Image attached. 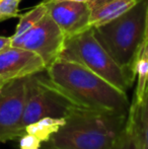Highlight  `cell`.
Masks as SVG:
<instances>
[{
	"label": "cell",
	"mask_w": 148,
	"mask_h": 149,
	"mask_svg": "<svg viewBox=\"0 0 148 149\" xmlns=\"http://www.w3.org/2000/svg\"><path fill=\"white\" fill-rule=\"evenodd\" d=\"M147 93H148V92H147Z\"/></svg>",
	"instance_id": "24"
},
{
	"label": "cell",
	"mask_w": 148,
	"mask_h": 149,
	"mask_svg": "<svg viewBox=\"0 0 148 149\" xmlns=\"http://www.w3.org/2000/svg\"><path fill=\"white\" fill-rule=\"evenodd\" d=\"M148 0H139L131 9L101 26L92 28L95 38L135 82V66L144 43Z\"/></svg>",
	"instance_id": "3"
},
{
	"label": "cell",
	"mask_w": 148,
	"mask_h": 149,
	"mask_svg": "<svg viewBox=\"0 0 148 149\" xmlns=\"http://www.w3.org/2000/svg\"><path fill=\"white\" fill-rule=\"evenodd\" d=\"M136 87L132 104H139L142 102L148 92V46H143L141 53L135 66Z\"/></svg>",
	"instance_id": "12"
},
{
	"label": "cell",
	"mask_w": 148,
	"mask_h": 149,
	"mask_svg": "<svg viewBox=\"0 0 148 149\" xmlns=\"http://www.w3.org/2000/svg\"><path fill=\"white\" fill-rule=\"evenodd\" d=\"M43 142L32 134L24 133L19 138V149H41Z\"/></svg>",
	"instance_id": "17"
},
{
	"label": "cell",
	"mask_w": 148,
	"mask_h": 149,
	"mask_svg": "<svg viewBox=\"0 0 148 149\" xmlns=\"http://www.w3.org/2000/svg\"><path fill=\"white\" fill-rule=\"evenodd\" d=\"M131 106L134 109L141 146L142 149H148V93L141 104H134L131 102Z\"/></svg>",
	"instance_id": "15"
},
{
	"label": "cell",
	"mask_w": 148,
	"mask_h": 149,
	"mask_svg": "<svg viewBox=\"0 0 148 149\" xmlns=\"http://www.w3.org/2000/svg\"><path fill=\"white\" fill-rule=\"evenodd\" d=\"M59 58L83 65L125 92L134 83L97 41L92 28L66 38Z\"/></svg>",
	"instance_id": "4"
},
{
	"label": "cell",
	"mask_w": 148,
	"mask_h": 149,
	"mask_svg": "<svg viewBox=\"0 0 148 149\" xmlns=\"http://www.w3.org/2000/svg\"><path fill=\"white\" fill-rule=\"evenodd\" d=\"M46 71V70H45ZM44 71V72H45ZM76 104L66 93L57 87L43 72L26 77V104L20 123L22 136L28 125L45 117L66 118Z\"/></svg>",
	"instance_id": "5"
},
{
	"label": "cell",
	"mask_w": 148,
	"mask_h": 149,
	"mask_svg": "<svg viewBox=\"0 0 148 149\" xmlns=\"http://www.w3.org/2000/svg\"><path fill=\"white\" fill-rule=\"evenodd\" d=\"M50 80L81 108L128 114L127 92L74 61L58 58L46 69Z\"/></svg>",
	"instance_id": "1"
},
{
	"label": "cell",
	"mask_w": 148,
	"mask_h": 149,
	"mask_svg": "<svg viewBox=\"0 0 148 149\" xmlns=\"http://www.w3.org/2000/svg\"><path fill=\"white\" fill-rule=\"evenodd\" d=\"M20 1L22 0H0V18L6 20L18 16Z\"/></svg>",
	"instance_id": "16"
},
{
	"label": "cell",
	"mask_w": 148,
	"mask_h": 149,
	"mask_svg": "<svg viewBox=\"0 0 148 149\" xmlns=\"http://www.w3.org/2000/svg\"><path fill=\"white\" fill-rule=\"evenodd\" d=\"M143 46H148V10H147V16H146V28H145V37H144Z\"/></svg>",
	"instance_id": "20"
},
{
	"label": "cell",
	"mask_w": 148,
	"mask_h": 149,
	"mask_svg": "<svg viewBox=\"0 0 148 149\" xmlns=\"http://www.w3.org/2000/svg\"><path fill=\"white\" fill-rule=\"evenodd\" d=\"M46 2H58V1H74V2H85V3L90 4L94 0H44Z\"/></svg>",
	"instance_id": "19"
},
{
	"label": "cell",
	"mask_w": 148,
	"mask_h": 149,
	"mask_svg": "<svg viewBox=\"0 0 148 149\" xmlns=\"http://www.w3.org/2000/svg\"><path fill=\"white\" fill-rule=\"evenodd\" d=\"M48 14L58 24L66 38L76 36L89 28L90 6L85 2H46Z\"/></svg>",
	"instance_id": "8"
},
{
	"label": "cell",
	"mask_w": 148,
	"mask_h": 149,
	"mask_svg": "<svg viewBox=\"0 0 148 149\" xmlns=\"http://www.w3.org/2000/svg\"><path fill=\"white\" fill-rule=\"evenodd\" d=\"M41 149H59V148H56V147H53V146H50L46 143H43V146H42Z\"/></svg>",
	"instance_id": "21"
},
{
	"label": "cell",
	"mask_w": 148,
	"mask_h": 149,
	"mask_svg": "<svg viewBox=\"0 0 148 149\" xmlns=\"http://www.w3.org/2000/svg\"><path fill=\"white\" fill-rule=\"evenodd\" d=\"M24 78L11 79L0 89V142L19 139L20 123L26 104Z\"/></svg>",
	"instance_id": "7"
},
{
	"label": "cell",
	"mask_w": 148,
	"mask_h": 149,
	"mask_svg": "<svg viewBox=\"0 0 148 149\" xmlns=\"http://www.w3.org/2000/svg\"><path fill=\"white\" fill-rule=\"evenodd\" d=\"M6 81H8V80H5V79H4V78H2V77H0V89H1V87L3 86L4 84H5Z\"/></svg>",
	"instance_id": "22"
},
{
	"label": "cell",
	"mask_w": 148,
	"mask_h": 149,
	"mask_svg": "<svg viewBox=\"0 0 148 149\" xmlns=\"http://www.w3.org/2000/svg\"><path fill=\"white\" fill-rule=\"evenodd\" d=\"M139 0H94L90 6L89 28H97L122 15Z\"/></svg>",
	"instance_id": "10"
},
{
	"label": "cell",
	"mask_w": 148,
	"mask_h": 149,
	"mask_svg": "<svg viewBox=\"0 0 148 149\" xmlns=\"http://www.w3.org/2000/svg\"><path fill=\"white\" fill-rule=\"evenodd\" d=\"M11 46V37H2L0 36V52Z\"/></svg>",
	"instance_id": "18"
},
{
	"label": "cell",
	"mask_w": 148,
	"mask_h": 149,
	"mask_svg": "<svg viewBox=\"0 0 148 149\" xmlns=\"http://www.w3.org/2000/svg\"><path fill=\"white\" fill-rule=\"evenodd\" d=\"M3 22V20H2V19H1V18H0V22Z\"/></svg>",
	"instance_id": "23"
},
{
	"label": "cell",
	"mask_w": 148,
	"mask_h": 149,
	"mask_svg": "<svg viewBox=\"0 0 148 149\" xmlns=\"http://www.w3.org/2000/svg\"><path fill=\"white\" fill-rule=\"evenodd\" d=\"M47 13H48L47 5L42 1L41 3L36 5L34 8H32L28 12H26L24 14L19 16V22H18L17 26L15 28V31H14V33L11 37L12 38L19 37L20 35H22L26 31L31 30L33 26H36L44 16L47 15Z\"/></svg>",
	"instance_id": "14"
},
{
	"label": "cell",
	"mask_w": 148,
	"mask_h": 149,
	"mask_svg": "<svg viewBox=\"0 0 148 149\" xmlns=\"http://www.w3.org/2000/svg\"><path fill=\"white\" fill-rule=\"evenodd\" d=\"M66 123V118L45 117L30 124L24 129V133L32 134L43 143L48 142Z\"/></svg>",
	"instance_id": "11"
},
{
	"label": "cell",
	"mask_w": 148,
	"mask_h": 149,
	"mask_svg": "<svg viewBox=\"0 0 148 149\" xmlns=\"http://www.w3.org/2000/svg\"><path fill=\"white\" fill-rule=\"evenodd\" d=\"M113 149H142L137 130L134 109L132 108V106L129 109L124 129Z\"/></svg>",
	"instance_id": "13"
},
{
	"label": "cell",
	"mask_w": 148,
	"mask_h": 149,
	"mask_svg": "<svg viewBox=\"0 0 148 149\" xmlns=\"http://www.w3.org/2000/svg\"><path fill=\"white\" fill-rule=\"evenodd\" d=\"M128 114L76 108L46 144L59 149H113Z\"/></svg>",
	"instance_id": "2"
},
{
	"label": "cell",
	"mask_w": 148,
	"mask_h": 149,
	"mask_svg": "<svg viewBox=\"0 0 148 149\" xmlns=\"http://www.w3.org/2000/svg\"><path fill=\"white\" fill-rule=\"evenodd\" d=\"M46 69L43 59L32 51L10 46L0 52V77L5 80L24 78Z\"/></svg>",
	"instance_id": "9"
},
{
	"label": "cell",
	"mask_w": 148,
	"mask_h": 149,
	"mask_svg": "<svg viewBox=\"0 0 148 149\" xmlns=\"http://www.w3.org/2000/svg\"><path fill=\"white\" fill-rule=\"evenodd\" d=\"M64 44L65 36L63 31L48 13L31 30L19 37H11V46L38 54L47 68L60 57Z\"/></svg>",
	"instance_id": "6"
}]
</instances>
